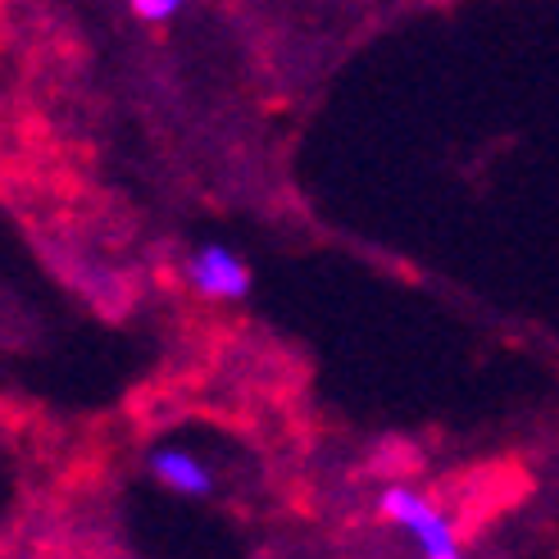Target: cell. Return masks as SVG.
I'll use <instances>...</instances> for the list:
<instances>
[{
  "mask_svg": "<svg viewBox=\"0 0 559 559\" xmlns=\"http://www.w3.org/2000/svg\"><path fill=\"white\" fill-rule=\"evenodd\" d=\"M378 510L386 514V523L405 527V533L418 542V550H424V559H460L455 527L428 496H418L409 487H391V491H382Z\"/></svg>",
  "mask_w": 559,
  "mask_h": 559,
  "instance_id": "6da1fadb",
  "label": "cell"
},
{
  "mask_svg": "<svg viewBox=\"0 0 559 559\" xmlns=\"http://www.w3.org/2000/svg\"><path fill=\"white\" fill-rule=\"evenodd\" d=\"M151 473L169 491H182V496H205L210 491V468L187 451H155Z\"/></svg>",
  "mask_w": 559,
  "mask_h": 559,
  "instance_id": "3957f363",
  "label": "cell"
},
{
  "mask_svg": "<svg viewBox=\"0 0 559 559\" xmlns=\"http://www.w3.org/2000/svg\"><path fill=\"white\" fill-rule=\"evenodd\" d=\"M132 14H136V19H146V23H164V19H174V14H178V0H136Z\"/></svg>",
  "mask_w": 559,
  "mask_h": 559,
  "instance_id": "277c9868",
  "label": "cell"
},
{
  "mask_svg": "<svg viewBox=\"0 0 559 559\" xmlns=\"http://www.w3.org/2000/svg\"><path fill=\"white\" fill-rule=\"evenodd\" d=\"M195 292H205L214 300H241L250 292V269L241 255H233L228 246H201L187 264Z\"/></svg>",
  "mask_w": 559,
  "mask_h": 559,
  "instance_id": "7a4b0ae2",
  "label": "cell"
}]
</instances>
